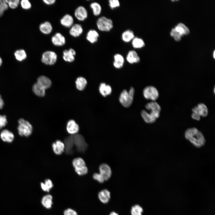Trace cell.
<instances>
[{
  "instance_id": "60d3db41",
  "label": "cell",
  "mask_w": 215,
  "mask_h": 215,
  "mask_svg": "<svg viewBox=\"0 0 215 215\" xmlns=\"http://www.w3.org/2000/svg\"><path fill=\"white\" fill-rule=\"evenodd\" d=\"M108 2L109 5L112 9L119 7L120 5L119 1L118 0H109Z\"/></svg>"
},
{
  "instance_id": "5b68a950",
  "label": "cell",
  "mask_w": 215,
  "mask_h": 215,
  "mask_svg": "<svg viewBox=\"0 0 215 215\" xmlns=\"http://www.w3.org/2000/svg\"><path fill=\"white\" fill-rule=\"evenodd\" d=\"M18 130L19 134L21 136H27L32 133L33 128L31 124L27 121L23 119H19Z\"/></svg>"
},
{
  "instance_id": "f6af8a7d",
  "label": "cell",
  "mask_w": 215,
  "mask_h": 215,
  "mask_svg": "<svg viewBox=\"0 0 215 215\" xmlns=\"http://www.w3.org/2000/svg\"><path fill=\"white\" fill-rule=\"evenodd\" d=\"M64 214V215H78L76 211L70 208L65 210Z\"/></svg>"
},
{
  "instance_id": "ee69618b",
  "label": "cell",
  "mask_w": 215,
  "mask_h": 215,
  "mask_svg": "<svg viewBox=\"0 0 215 215\" xmlns=\"http://www.w3.org/2000/svg\"><path fill=\"white\" fill-rule=\"evenodd\" d=\"M7 123V120L6 116L0 115V129L4 127Z\"/></svg>"
},
{
  "instance_id": "b9f144b4",
  "label": "cell",
  "mask_w": 215,
  "mask_h": 215,
  "mask_svg": "<svg viewBox=\"0 0 215 215\" xmlns=\"http://www.w3.org/2000/svg\"><path fill=\"white\" fill-rule=\"evenodd\" d=\"M22 7L24 9H30L31 7V4L28 0H22L20 2Z\"/></svg>"
},
{
  "instance_id": "816d5d0a",
  "label": "cell",
  "mask_w": 215,
  "mask_h": 215,
  "mask_svg": "<svg viewBox=\"0 0 215 215\" xmlns=\"http://www.w3.org/2000/svg\"><path fill=\"white\" fill-rule=\"evenodd\" d=\"M215 51H214V54H213V56H214V58H215Z\"/></svg>"
},
{
  "instance_id": "7dc6e473",
  "label": "cell",
  "mask_w": 215,
  "mask_h": 215,
  "mask_svg": "<svg viewBox=\"0 0 215 215\" xmlns=\"http://www.w3.org/2000/svg\"><path fill=\"white\" fill-rule=\"evenodd\" d=\"M4 105V102L0 95V109H2Z\"/></svg>"
},
{
  "instance_id": "30bf717a",
  "label": "cell",
  "mask_w": 215,
  "mask_h": 215,
  "mask_svg": "<svg viewBox=\"0 0 215 215\" xmlns=\"http://www.w3.org/2000/svg\"><path fill=\"white\" fill-rule=\"evenodd\" d=\"M99 173L102 176L105 181L109 179L112 175V171L110 166L107 164L103 163L99 167Z\"/></svg>"
},
{
  "instance_id": "4316f807",
  "label": "cell",
  "mask_w": 215,
  "mask_h": 215,
  "mask_svg": "<svg viewBox=\"0 0 215 215\" xmlns=\"http://www.w3.org/2000/svg\"><path fill=\"white\" fill-rule=\"evenodd\" d=\"M1 139L4 142H11L13 140L14 136L13 133L9 130L5 129L1 131L0 134Z\"/></svg>"
},
{
  "instance_id": "7402d4cb",
  "label": "cell",
  "mask_w": 215,
  "mask_h": 215,
  "mask_svg": "<svg viewBox=\"0 0 215 215\" xmlns=\"http://www.w3.org/2000/svg\"><path fill=\"white\" fill-rule=\"evenodd\" d=\"M37 82L45 90L49 88L52 84L50 80L48 77L44 76H39L37 79Z\"/></svg>"
},
{
  "instance_id": "4dcf8cb0",
  "label": "cell",
  "mask_w": 215,
  "mask_h": 215,
  "mask_svg": "<svg viewBox=\"0 0 215 215\" xmlns=\"http://www.w3.org/2000/svg\"><path fill=\"white\" fill-rule=\"evenodd\" d=\"M174 28L182 36L184 35H187L189 33V30L188 28L184 24L182 23L179 24L175 27Z\"/></svg>"
},
{
  "instance_id": "ffe728a7",
  "label": "cell",
  "mask_w": 215,
  "mask_h": 215,
  "mask_svg": "<svg viewBox=\"0 0 215 215\" xmlns=\"http://www.w3.org/2000/svg\"><path fill=\"white\" fill-rule=\"evenodd\" d=\"M60 23L63 26L67 28L71 27L73 25V19L70 15L66 14L60 20Z\"/></svg>"
},
{
  "instance_id": "f1b7e54d",
  "label": "cell",
  "mask_w": 215,
  "mask_h": 215,
  "mask_svg": "<svg viewBox=\"0 0 215 215\" xmlns=\"http://www.w3.org/2000/svg\"><path fill=\"white\" fill-rule=\"evenodd\" d=\"M135 37L133 32L130 30L125 31L122 34V39L125 42L128 43L132 41Z\"/></svg>"
},
{
  "instance_id": "f907efd6",
  "label": "cell",
  "mask_w": 215,
  "mask_h": 215,
  "mask_svg": "<svg viewBox=\"0 0 215 215\" xmlns=\"http://www.w3.org/2000/svg\"><path fill=\"white\" fill-rule=\"evenodd\" d=\"M2 63V59L0 57V66L1 65Z\"/></svg>"
},
{
  "instance_id": "4fadbf2b",
  "label": "cell",
  "mask_w": 215,
  "mask_h": 215,
  "mask_svg": "<svg viewBox=\"0 0 215 215\" xmlns=\"http://www.w3.org/2000/svg\"><path fill=\"white\" fill-rule=\"evenodd\" d=\"M74 15L76 18L79 20L83 21L87 18L88 13L84 7L80 6L76 9Z\"/></svg>"
},
{
  "instance_id": "484cf974",
  "label": "cell",
  "mask_w": 215,
  "mask_h": 215,
  "mask_svg": "<svg viewBox=\"0 0 215 215\" xmlns=\"http://www.w3.org/2000/svg\"><path fill=\"white\" fill-rule=\"evenodd\" d=\"M99 91L101 94L104 97L110 95L112 92L111 87L109 85H106L104 83L100 84L99 88Z\"/></svg>"
},
{
  "instance_id": "2e32d148",
  "label": "cell",
  "mask_w": 215,
  "mask_h": 215,
  "mask_svg": "<svg viewBox=\"0 0 215 215\" xmlns=\"http://www.w3.org/2000/svg\"><path fill=\"white\" fill-rule=\"evenodd\" d=\"M51 42L55 46H62L65 43V39L61 33H57L52 36Z\"/></svg>"
},
{
  "instance_id": "d6986e66",
  "label": "cell",
  "mask_w": 215,
  "mask_h": 215,
  "mask_svg": "<svg viewBox=\"0 0 215 215\" xmlns=\"http://www.w3.org/2000/svg\"><path fill=\"white\" fill-rule=\"evenodd\" d=\"M83 29L81 25L76 24L70 27V34L72 36L77 37L79 36L83 33Z\"/></svg>"
},
{
  "instance_id": "7a4b0ae2",
  "label": "cell",
  "mask_w": 215,
  "mask_h": 215,
  "mask_svg": "<svg viewBox=\"0 0 215 215\" xmlns=\"http://www.w3.org/2000/svg\"><path fill=\"white\" fill-rule=\"evenodd\" d=\"M134 93V90L132 87H131L129 92L124 90L121 93L119 101L124 107L128 108L131 105L133 100Z\"/></svg>"
},
{
  "instance_id": "d6a6232c",
  "label": "cell",
  "mask_w": 215,
  "mask_h": 215,
  "mask_svg": "<svg viewBox=\"0 0 215 215\" xmlns=\"http://www.w3.org/2000/svg\"><path fill=\"white\" fill-rule=\"evenodd\" d=\"M87 83V81L85 78L79 77L76 81V87L79 90H83L85 87Z\"/></svg>"
},
{
  "instance_id": "836d02e7",
  "label": "cell",
  "mask_w": 215,
  "mask_h": 215,
  "mask_svg": "<svg viewBox=\"0 0 215 215\" xmlns=\"http://www.w3.org/2000/svg\"><path fill=\"white\" fill-rule=\"evenodd\" d=\"M90 7L92 9L93 15L96 16H99L102 11L100 5L97 2H93L90 4Z\"/></svg>"
},
{
  "instance_id": "8fae6325",
  "label": "cell",
  "mask_w": 215,
  "mask_h": 215,
  "mask_svg": "<svg viewBox=\"0 0 215 215\" xmlns=\"http://www.w3.org/2000/svg\"><path fill=\"white\" fill-rule=\"evenodd\" d=\"M193 113L200 117L206 116L208 113V110L206 106L202 103H199L197 106L193 108L192 109Z\"/></svg>"
},
{
  "instance_id": "603a6c76",
  "label": "cell",
  "mask_w": 215,
  "mask_h": 215,
  "mask_svg": "<svg viewBox=\"0 0 215 215\" xmlns=\"http://www.w3.org/2000/svg\"><path fill=\"white\" fill-rule=\"evenodd\" d=\"M114 61L113 62L114 66L116 68L120 69L123 66L124 59L123 56L119 53H117L114 56Z\"/></svg>"
},
{
  "instance_id": "c3c4849f",
  "label": "cell",
  "mask_w": 215,
  "mask_h": 215,
  "mask_svg": "<svg viewBox=\"0 0 215 215\" xmlns=\"http://www.w3.org/2000/svg\"><path fill=\"white\" fill-rule=\"evenodd\" d=\"M4 12L2 10L0 7V17L3 14Z\"/></svg>"
},
{
  "instance_id": "8d00e7d4",
  "label": "cell",
  "mask_w": 215,
  "mask_h": 215,
  "mask_svg": "<svg viewBox=\"0 0 215 215\" xmlns=\"http://www.w3.org/2000/svg\"><path fill=\"white\" fill-rule=\"evenodd\" d=\"M146 108L148 110H153L160 112L161 108L160 105L155 102L148 103L145 105Z\"/></svg>"
},
{
  "instance_id": "44dd1931",
  "label": "cell",
  "mask_w": 215,
  "mask_h": 215,
  "mask_svg": "<svg viewBox=\"0 0 215 215\" xmlns=\"http://www.w3.org/2000/svg\"><path fill=\"white\" fill-rule=\"evenodd\" d=\"M98 196L101 202L103 203H106L109 202L110 199V194L109 191L105 189L99 192Z\"/></svg>"
},
{
  "instance_id": "52a82bcc",
  "label": "cell",
  "mask_w": 215,
  "mask_h": 215,
  "mask_svg": "<svg viewBox=\"0 0 215 215\" xmlns=\"http://www.w3.org/2000/svg\"><path fill=\"white\" fill-rule=\"evenodd\" d=\"M57 59V56L55 52L52 51H47L43 53L41 61L45 64L51 65L56 63Z\"/></svg>"
},
{
  "instance_id": "ba28073f",
  "label": "cell",
  "mask_w": 215,
  "mask_h": 215,
  "mask_svg": "<svg viewBox=\"0 0 215 215\" xmlns=\"http://www.w3.org/2000/svg\"><path fill=\"white\" fill-rule=\"evenodd\" d=\"M149 113L146 110H142L141 112V115L144 121L148 123H152L155 122L157 118L160 115V112L150 110Z\"/></svg>"
},
{
  "instance_id": "ab89813d",
  "label": "cell",
  "mask_w": 215,
  "mask_h": 215,
  "mask_svg": "<svg viewBox=\"0 0 215 215\" xmlns=\"http://www.w3.org/2000/svg\"><path fill=\"white\" fill-rule=\"evenodd\" d=\"M171 36L173 37L174 39L177 41H179L181 39V35L177 32L174 28L172 29L170 33Z\"/></svg>"
},
{
  "instance_id": "7bdbcfd3",
  "label": "cell",
  "mask_w": 215,
  "mask_h": 215,
  "mask_svg": "<svg viewBox=\"0 0 215 215\" xmlns=\"http://www.w3.org/2000/svg\"><path fill=\"white\" fill-rule=\"evenodd\" d=\"M93 178L100 183H102L105 181L103 177L99 173H94L93 175Z\"/></svg>"
},
{
  "instance_id": "7c38bea8",
  "label": "cell",
  "mask_w": 215,
  "mask_h": 215,
  "mask_svg": "<svg viewBox=\"0 0 215 215\" xmlns=\"http://www.w3.org/2000/svg\"><path fill=\"white\" fill-rule=\"evenodd\" d=\"M65 146L64 151L68 154H71L74 152V145L72 135L65 138L64 142Z\"/></svg>"
},
{
  "instance_id": "277c9868",
  "label": "cell",
  "mask_w": 215,
  "mask_h": 215,
  "mask_svg": "<svg viewBox=\"0 0 215 215\" xmlns=\"http://www.w3.org/2000/svg\"><path fill=\"white\" fill-rule=\"evenodd\" d=\"M74 147L78 152L84 153L87 148L88 145L83 136L77 133L72 135Z\"/></svg>"
},
{
  "instance_id": "681fc988",
  "label": "cell",
  "mask_w": 215,
  "mask_h": 215,
  "mask_svg": "<svg viewBox=\"0 0 215 215\" xmlns=\"http://www.w3.org/2000/svg\"><path fill=\"white\" fill-rule=\"evenodd\" d=\"M109 215H119L117 213L115 212H111L109 214Z\"/></svg>"
},
{
  "instance_id": "1f68e13d",
  "label": "cell",
  "mask_w": 215,
  "mask_h": 215,
  "mask_svg": "<svg viewBox=\"0 0 215 215\" xmlns=\"http://www.w3.org/2000/svg\"><path fill=\"white\" fill-rule=\"evenodd\" d=\"M132 44L134 48L139 49L145 46V43L141 38L135 37L132 41Z\"/></svg>"
},
{
  "instance_id": "d590c367",
  "label": "cell",
  "mask_w": 215,
  "mask_h": 215,
  "mask_svg": "<svg viewBox=\"0 0 215 215\" xmlns=\"http://www.w3.org/2000/svg\"><path fill=\"white\" fill-rule=\"evenodd\" d=\"M41 186L43 191L49 192L53 187V184L50 179H47L45 180L44 182L41 183Z\"/></svg>"
},
{
  "instance_id": "ac0fdd59",
  "label": "cell",
  "mask_w": 215,
  "mask_h": 215,
  "mask_svg": "<svg viewBox=\"0 0 215 215\" xmlns=\"http://www.w3.org/2000/svg\"><path fill=\"white\" fill-rule=\"evenodd\" d=\"M126 59L128 62L130 64L138 63L140 60L137 53L134 50H130L128 52Z\"/></svg>"
},
{
  "instance_id": "9c48e42d",
  "label": "cell",
  "mask_w": 215,
  "mask_h": 215,
  "mask_svg": "<svg viewBox=\"0 0 215 215\" xmlns=\"http://www.w3.org/2000/svg\"><path fill=\"white\" fill-rule=\"evenodd\" d=\"M143 93L145 99L153 101L156 100L159 96L157 89L154 87L151 86L146 87L144 89Z\"/></svg>"
},
{
  "instance_id": "f35d334b",
  "label": "cell",
  "mask_w": 215,
  "mask_h": 215,
  "mask_svg": "<svg viewBox=\"0 0 215 215\" xmlns=\"http://www.w3.org/2000/svg\"><path fill=\"white\" fill-rule=\"evenodd\" d=\"M8 7L14 9L17 7L19 3V0H6Z\"/></svg>"
},
{
  "instance_id": "e575fe53",
  "label": "cell",
  "mask_w": 215,
  "mask_h": 215,
  "mask_svg": "<svg viewBox=\"0 0 215 215\" xmlns=\"http://www.w3.org/2000/svg\"><path fill=\"white\" fill-rule=\"evenodd\" d=\"M14 56L16 59L20 62L25 59L27 56L25 51L23 49L16 50L14 53Z\"/></svg>"
},
{
  "instance_id": "e0dca14e",
  "label": "cell",
  "mask_w": 215,
  "mask_h": 215,
  "mask_svg": "<svg viewBox=\"0 0 215 215\" xmlns=\"http://www.w3.org/2000/svg\"><path fill=\"white\" fill-rule=\"evenodd\" d=\"M76 52L72 48L68 50H65L63 52V58L64 60L67 62H72L75 60V56Z\"/></svg>"
},
{
  "instance_id": "d4e9b609",
  "label": "cell",
  "mask_w": 215,
  "mask_h": 215,
  "mask_svg": "<svg viewBox=\"0 0 215 215\" xmlns=\"http://www.w3.org/2000/svg\"><path fill=\"white\" fill-rule=\"evenodd\" d=\"M40 31L43 34H48L52 31L53 27L51 24L48 21H46L41 24L39 27Z\"/></svg>"
},
{
  "instance_id": "bcb514c9",
  "label": "cell",
  "mask_w": 215,
  "mask_h": 215,
  "mask_svg": "<svg viewBox=\"0 0 215 215\" xmlns=\"http://www.w3.org/2000/svg\"><path fill=\"white\" fill-rule=\"evenodd\" d=\"M43 2L47 5H51L54 4L56 2L55 0H44Z\"/></svg>"
},
{
  "instance_id": "8992f818",
  "label": "cell",
  "mask_w": 215,
  "mask_h": 215,
  "mask_svg": "<svg viewBox=\"0 0 215 215\" xmlns=\"http://www.w3.org/2000/svg\"><path fill=\"white\" fill-rule=\"evenodd\" d=\"M96 25L99 30L103 32L110 31L113 27V21L110 19L104 16L98 19Z\"/></svg>"
},
{
  "instance_id": "3957f363",
  "label": "cell",
  "mask_w": 215,
  "mask_h": 215,
  "mask_svg": "<svg viewBox=\"0 0 215 215\" xmlns=\"http://www.w3.org/2000/svg\"><path fill=\"white\" fill-rule=\"evenodd\" d=\"M72 164L76 173L80 176L86 174L88 173V169L84 160L81 157H78L73 159Z\"/></svg>"
},
{
  "instance_id": "83f0119b",
  "label": "cell",
  "mask_w": 215,
  "mask_h": 215,
  "mask_svg": "<svg viewBox=\"0 0 215 215\" xmlns=\"http://www.w3.org/2000/svg\"><path fill=\"white\" fill-rule=\"evenodd\" d=\"M32 90L34 93L39 97H43L45 95V89L36 82L33 85Z\"/></svg>"
},
{
  "instance_id": "74e56055",
  "label": "cell",
  "mask_w": 215,
  "mask_h": 215,
  "mask_svg": "<svg viewBox=\"0 0 215 215\" xmlns=\"http://www.w3.org/2000/svg\"><path fill=\"white\" fill-rule=\"evenodd\" d=\"M143 209L139 205H136L132 207L131 210V215H142Z\"/></svg>"
},
{
  "instance_id": "f546056e",
  "label": "cell",
  "mask_w": 215,
  "mask_h": 215,
  "mask_svg": "<svg viewBox=\"0 0 215 215\" xmlns=\"http://www.w3.org/2000/svg\"><path fill=\"white\" fill-rule=\"evenodd\" d=\"M53 197L50 194L44 196L42 200V203L43 206L47 209L51 208L53 204Z\"/></svg>"
},
{
  "instance_id": "cb8c5ba5",
  "label": "cell",
  "mask_w": 215,
  "mask_h": 215,
  "mask_svg": "<svg viewBox=\"0 0 215 215\" xmlns=\"http://www.w3.org/2000/svg\"><path fill=\"white\" fill-rule=\"evenodd\" d=\"M99 35L98 32L95 30H91L87 33L86 39L91 43H94L97 41Z\"/></svg>"
},
{
  "instance_id": "5bb4252c",
  "label": "cell",
  "mask_w": 215,
  "mask_h": 215,
  "mask_svg": "<svg viewBox=\"0 0 215 215\" xmlns=\"http://www.w3.org/2000/svg\"><path fill=\"white\" fill-rule=\"evenodd\" d=\"M52 147L54 153L56 155H61L64 151V143L59 140H57L53 142Z\"/></svg>"
},
{
  "instance_id": "6da1fadb",
  "label": "cell",
  "mask_w": 215,
  "mask_h": 215,
  "mask_svg": "<svg viewBox=\"0 0 215 215\" xmlns=\"http://www.w3.org/2000/svg\"><path fill=\"white\" fill-rule=\"evenodd\" d=\"M185 137L197 148L202 147L205 142V140L202 133L195 128L187 130L185 133Z\"/></svg>"
},
{
  "instance_id": "9a60e30c",
  "label": "cell",
  "mask_w": 215,
  "mask_h": 215,
  "mask_svg": "<svg viewBox=\"0 0 215 215\" xmlns=\"http://www.w3.org/2000/svg\"><path fill=\"white\" fill-rule=\"evenodd\" d=\"M66 130L69 133L73 135L78 133L79 130V127L74 120H70L67 122Z\"/></svg>"
}]
</instances>
